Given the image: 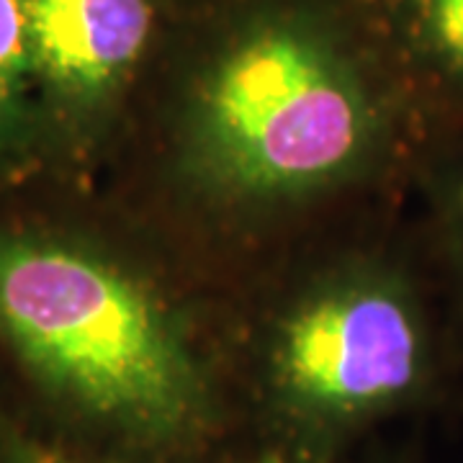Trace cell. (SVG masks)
I'll list each match as a JSON object with an SVG mask.
<instances>
[{
	"label": "cell",
	"instance_id": "6da1fadb",
	"mask_svg": "<svg viewBox=\"0 0 463 463\" xmlns=\"http://www.w3.org/2000/svg\"><path fill=\"white\" fill-rule=\"evenodd\" d=\"M386 139L365 47L332 0H227L196 47L188 147L242 199L355 175Z\"/></svg>",
	"mask_w": 463,
	"mask_h": 463
},
{
	"label": "cell",
	"instance_id": "7a4b0ae2",
	"mask_svg": "<svg viewBox=\"0 0 463 463\" xmlns=\"http://www.w3.org/2000/svg\"><path fill=\"white\" fill-rule=\"evenodd\" d=\"M0 335L52 394L145 443L199 430L209 392L165 307L93 250L0 232Z\"/></svg>",
	"mask_w": 463,
	"mask_h": 463
},
{
	"label": "cell",
	"instance_id": "3957f363",
	"mask_svg": "<svg viewBox=\"0 0 463 463\" xmlns=\"http://www.w3.org/2000/svg\"><path fill=\"white\" fill-rule=\"evenodd\" d=\"M273 381L294 412L325 425L412 407L430 392L432 347L410 286L358 270L304 301L279 332Z\"/></svg>",
	"mask_w": 463,
	"mask_h": 463
},
{
	"label": "cell",
	"instance_id": "277c9868",
	"mask_svg": "<svg viewBox=\"0 0 463 463\" xmlns=\"http://www.w3.org/2000/svg\"><path fill=\"white\" fill-rule=\"evenodd\" d=\"M157 0H26L39 93L90 109L134 75L157 33Z\"/></svg>",
	"mask_w": 463,
	"mask_h": 463
},
{
	"label": "cell",
	"instance_id": "5b68a950",
	"mask_svg": "<svg viewBox=\"0 0 463 463\" xmlns=\"http://www.w3.org/2000/svg\"><path fill=\"white\" fill-rule=\"evenodd\" d=\"M36 93L26 0H0V163L8 160L32 132Z\"/></svg>",
	"mask_w": 463,
	"mask_h": 463
},
{
	"label": "cell",
	"instance_id": "8992f818",
	"mask_svg": "<svg viewBox=\"0 0 463 463\" xmlns=\"http://www.w3.org/2000/svg\"><path fill=\"white\" fill-rule=\"evenodd\" d=\"M399 26L420 65L463 88V0H402Z\"/></svg>",
	"mask_w": 463,
	"mask_h": 463
},
{
	"label": "cell",
	"instance_id": "52a82bcc",
	"mask_svg": "<svg viewBox=\"0 0 463 463\" xmlns=\"http://www.w3.org/2000/svg\"><path fill=\"white\" fill-rule=\"evenodd\" d=\"M453 222H456V245H458V258L463 265V188L456 199V212H453Z\"/></svg>",
	"mask_w": 463,
	"mask_h": 463
}]
</instances>
